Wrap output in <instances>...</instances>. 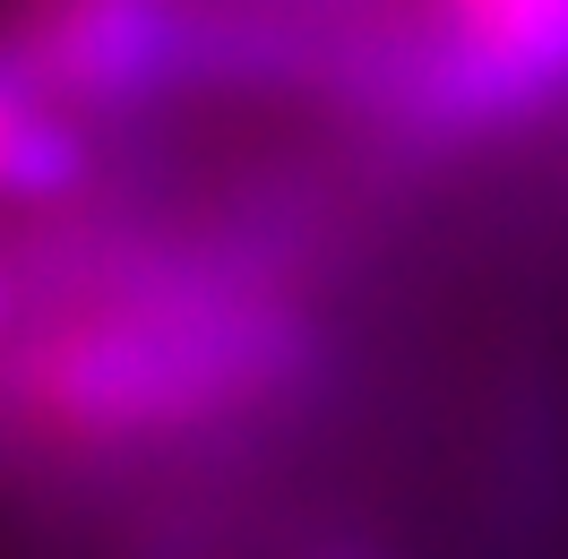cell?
Returning a JSON list of instances; mask_svg holds the SVG:
<instances>
[{"mask_svg":"<svg viewBox=\"0 0 568 559\" xmlns=\"http://www.w3.org/2000/svg\"><path fill=\"white\" fill-rule=\"evenodd\" d=\"M311 370V327L276 293L207 276H121L52 311L9 362V405L78 448L190 439L276 405Z\"/></svg>","mask_w":568,"mask_h":559,"instance_id":"obj_1","label":"cell"},{"mask_svg":"<svg viewBox=\"0 0 568 559\" xmlns=\"http://www.w3.org/2000/svg\"><path fill=\"white\" fill-rule=\"evenodd\" d=\"M414 104L439 121H508L568 87V0H423Z\"/></svg>","mask_w":568,"mask_h":559,"instance_id":"obj_2","label":"cell"},{"mask_svg":"<svg viewBox=\"0 0 568 559\" xmlns=\"http://www.w3.org/2000/svg\"><path fill=\"white\" fill-rule=\"evenodd\" d=\"M87 181V121L0 35V207H52Z\"/></svg>","mask_w":568,"mask_h":559,"instance_id":"obj_3","label":"cell"},{"mask_svg":"<svg viewBox=\"0 0 568 559\" xmlns=\"http://www.w3.org/2000/svg\"><path fill=\"white\" fill-rule=\"evenodd\" d=\"M0 327H9V276H0Z\"/></svg>","mask_w":568,"mask_h":559,"instance_id":"obj_4","label":"cell"},{"mask_svg":"<svg viewBox=\"0 0 568 559\" xmlns=\"http://www.w3.org/2000/svg\"><path fill=\"white\" fill-rule=\"evenodd\" d=\"M336 559H362V551H336Z\"/></svg>","mask_w":568,"mask_h":559,"instance_id":"obj_5","label":"cell"}]
</instances>
